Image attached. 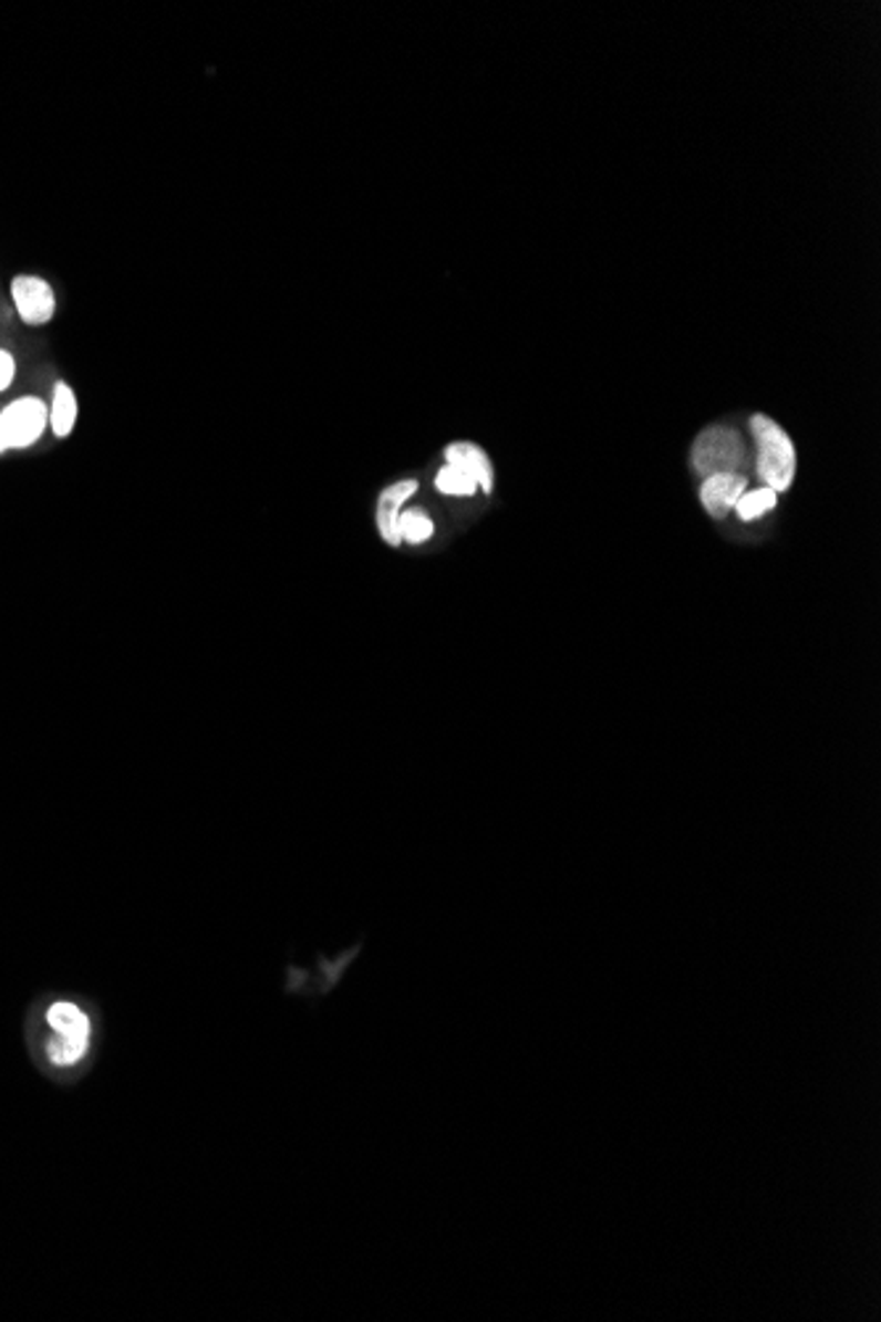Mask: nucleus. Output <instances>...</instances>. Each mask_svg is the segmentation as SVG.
Listing matches in <instances>:
<instances>
[{
  "instance_id": "10",
  "label": "nucleus",
  "mask_w": 881,
  "mask_h": 1322,
  "mask_svg": "<svg viewBox=\"0 0 881 1322\" xmlns=\"http://www.w3.org/2000/svg\"><path fill=\"white\" fill-rule=\"evenodd\" d=\"M433 531H436V523H433V518L425 510H404L402 518H398V533H402V541H407V544H412V547H419V544H425V541H431Z\"/></svg>"
},
{
  "instance_id": "1",
  "label": "nucleus",
  "mask_w": 881,
  "mask_h": 1322,
  "mask_svg": "<svg viewBox=\"0 0 881 1322\" xmlns=\"http://www.w3.org/2000/svg\"><path fill=\"white\" fill-rule=\"evenodd\" d=\"M749 430H753L757 449V476H760L768 489H774L776 495L787 491L791 481H795L797 470V455L787 430H784L779 423L770 420L768 415H753Z\"/></svg>"
},
{
  "instance_id": "9",
  "label": "nucleus",
  "mask_w": 881,
  "mask_h": 1322,
  "mask_svg": "<svg viewBox=\"0 0 881 1322\" xmlns=\"http://www.w3.org/2000/svg\"><path fill=\"white\" fill-rule=\"evenodd\" d=\"M444 460H446V465H452V468H459L463 472H467V476L478 483L480 491L491 495L494 468H491V460H488V455L478 447V444L454 441L444 449Z\"/></svg>"
},
{
  "instance_id": "8",
  "label": "nucleus",
  "mask_w": 881,
  "mask_h": 1322,
  "mask_svg": "<svg viewBox=\"0 0 881 1322\" xmlns=\"http://www.w3.org/2000/svg\"><path fill=\"white\" fill-rule=\"evenodd\" d=\"M80 420V399L72 383L56 381L53 383L51 402H48V434H53L59 441H66L74 434Z\"/></svg>"
},
{
  "instance_id": "14",
  "label": "nucleus",
  "mask_w": 881,
  "mask_h": 1322,
  "mask_svg": "<svg viewBox=\"0 0 881 1322\" xmlns=\"http://www.w3.org/2000/svg\"><path fill=\"white\" fill-rule=\"evenodd\" d=\"M3 455H9V451H6V447H3V441H0V457H3Z\"/></svg>"
},
{
  "instance_id": "2",
  "label": "nucleus",
  "mask_w": 881,
  "mask_h": 1322,
  "mask_svg": "<svg viewBox=\"0 0 881 1322\" xmlns=\"http://www.w3.org/2000/svg\"><path fill=\"white\" fill-rule=\"evenodd\" d=\"M48 434V402L38 394H24L0 407V441L6 451H24Z\"/></svg>"
},
{
  "instance_id": "4",
  "label": "nucleus",
  "mask_w": 881,
  "mask_h": 1322,
  "mask_svg": "<svg viewBox=\"0 0 881 1322\" xmlns=\"http://www.w3.org/2000/svg\"><path fill=\"white\" fill-rule=\"evenodd\" d=\"M692 465L702 476L736 472L745 465V441L734 428L713 426L697 436L692 447Z\"/></svg>"
},
{
  "instance_id": "7",
  "label": "nucleus",
  "mask_w": 881,
  "mask_h": 1322,
  "mask_svg": "<svg viewBox=\"0 0 881 1322\" xmlns=\"http://www.w3.org/2000/svg\"><path fill=\"white\" fill-rule=\"evenodd\" d=\"M747 491V478L739 472H718V476H707L702 483L699 499L707 516L715 520H724L734 510L742 495Z\"/></svg>"
},
{
  "instance_id": "3",
  "label": "nucleus",
  "mask_w": 881,
  "mask_h": 1322,
  "mask_svg": "<svg viewBox=\"0 0 881 1322\" xmlns=\"http://www.w3.org/2000/svg\"><path fill=\"white\" fill-rule=\"evenodd\" d=\"M48 1024L56 1032L48 1043V1056L56 1066H72L87 1053L91 1043V1019L80 1006L59 1001L48 1009Z\"/></svg>"
},
{
  "instance_id": "11",
  "label": "nucleus",
  "mask_w": 881,
  "mask_h": 1322,
  "mask_svg": "<svg viewBox=\"0 0 881 1322\" xmlns=\"http://www.w3.org/2000/svg\"><path fill=\"white\" fill-rule=\"evenodd\" d=\"M776 499H779V495H776L774 489H768V486H763V489L745 491L739 502H736L734 510H736V516H739V520H755V518L766 516L768 510H774Z\"/></svg>"
},
{
  "instance_id": "5",
  "label": "nucleus",
  "mask_w": 881,
  "mask_h": 1322,
  "mask_svg": "<svg viewBox=\"0 0 881 1322\" xmlns=\"http://www.w3.org/2000/svg\"><path fill=\"white\" fill-rule=\"evenodd\" d=\"M11 301L13 310H17V318L30 327L51 325L59 310L56 288L51 285V280H45L43 275H32V272H22V275L11 278Z\"/></svg>"
},
{
  "instance_id": "6",
  "label": "nucleus",
  "mask_w": 881,
  "mask_h": 1322,
  "mask_svg": "<svg viewBox=\"0 0 881 1322\" xmlns=\"http://www.w3.org/2000/svg\"><path fill=\"white\" fill-rule=\"evenodd\" d=\"M417 489H419L417 478H402V481L385 486L381 495H377L375 525H377V533H381V539L388 547L404 544L402 533H398V518H402L404 504H407L410 499L417 495Z\"/></svg>"
},
{
  "instance_id": "13",
  "label": "nucleus",
  "mask_w": 881,
  "mask_h": 1322,
  "mask_svg": "<svg viewBox=\"0 0 881 1322\" xmlns=\"http://www.w3.org/2000/svg\"><path fill=\"white\" fill-rule=\"evenodd\" d=\"M17 375H19L17 354L0 346V394L9 392L13 383H17Z\"/></svg>"
},
{
  "instance_id": "12",
  "label": "nucleus",
  "mask_w": 881,
  "mask_h": 1322,
  "mask_svg": "<svg viewBox=\"0 0 881 1322\" xmlns=\"http://www.w3.org/2000/svg\"><path fill=\"white\" fill-rule=\"evenodd\" d=\"M436 489L446 497H473L475 491H478V483L459 468L444 465V468L436 472Z\"/></svg>"
}]
</instances>
